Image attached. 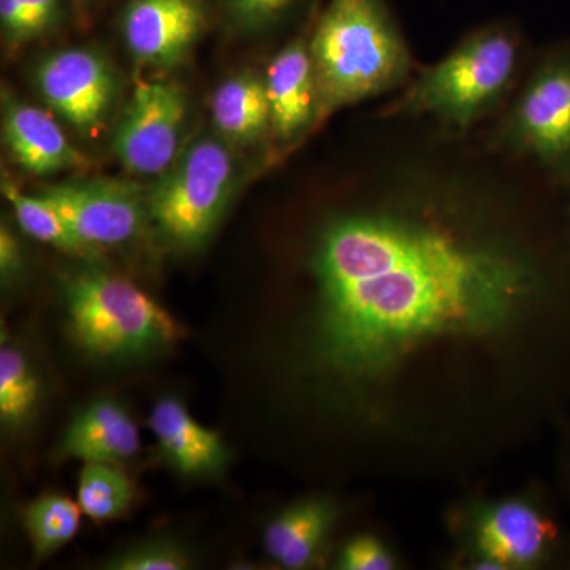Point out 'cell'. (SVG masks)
I'll return each mask as SVG.
<instances>
[{
	"label": "cell",
	"instance_id": "1",
	"mask_svg": "<svg viewBox=\"0 0 570 570\" xmlns=\"http://www.w3.org/2000/svg\"><path fill=\"white\" fill-rule=\"evenodd\" d=\"M314 275L322 354L360 377L436 337L491 332L547 292L530 258L392 214L330 225Z\"/></svg>",
	"mask_w": 570,
	"mask_h": 570
},
{
	"label": "cell",
	"instance_id": "2",
	"mask_svg": "<svg viewBox=\"0 0 570 570\" xmlns=\"http://www.w3.org/2000/svg\"><path fill=\"white\" fill-rule=\"evenodd\" d=\"M317 121L411 80V50L385 0H328L309 39Z\"/></svg>",
	"mask_w": 570,
	"mask_h": 570
},
{
	"label": "cell",
	"instance_id": "3",
	"mask_svg": "<svg viewBox=\"0 0 570 570\" xmlns=\"http://www.w3.org/2000/svg\"><path fill=\"white\" fill-rule=\"evenodd\" d=\"M519 58L520 40L513 29L504 24L479 29L412 78L390 115L431 116L452 129L466 130L509 92Z\"/></svg>",
	"mask_w": 570,
	"mask_h": 570
},
{
	"label": "cell",
	"instance_id": "4",
	"mask_svg": "<svg viewBox=\"0 0 570 570\" xmlns=\"http://www.w3.org/2000/svg\"><path fill=\"white\" fill-rule=\"evenodd\" d=\"M71 336L89 354L127 358L174 344L183 335L159 303L130 281L86 269L63 285Z\"/></svg>",
	"mask_w": 570,
	"mask_h": 570
},
{
	"label": "cell",
	"instance_id": "5",
	"mask_svg": "<svg viewBox=\"0 0 570 570\" xmlns=\"http://www.w3.org/2000/svg\"><path fill=\"white\" fill-rule=\"evenodd\" d=\"M234 181L230 149L216 138H198L149 193V220L171 247L200 249L227 208Z\"/></svg>",
	"mask_w": 570,
	"mask_h": 570
},
{
	"label": "cell",
	"instance_id": "6",
	"mask_svg": "<svg viewBox=\"0 0 570 570\" xmlns=\"http://www.w3.org/2000/svg\"><path fill=\"white\" fill-rule=\"evenodd\" d=\"M493 141L504 151L534 159L570 184V45L535 66Z\"/></svg>",
	"mask_w": 570,
	"mask_h": 570
},
{
	"label": "cell",
	"instance_id": "7",
	"mask_svg": "<svg viewBox=\"0 0 570 570\" xmlns=\"http://www.w3.org/2000/svg\"><path fill=\"white\" fill-rule=\"evenodd\" d=\"M186 115V96L178 85L138 81L112 138L119 163L134 175H163L178 157Z\"/></svg>",
	"mask_w": 570,
	"mask_h": 570
},
{
	"label": "cell",
	"instance_id": "8",
	"mask_svg": "<svg viewBox=\"0 0 570 570\" xmlns=\"http://www.w3.org/2000/svg\"><path fill=\"white\" fill-rule=\"evenodd\" d=\"M37 195L61 214L82 243L97 250L134 242L148 214V200L138 186L115 179L55 184Z\"/></svg>",
	"mask_w": 570,
	"mask_h": 570
},
{
	"label": "cell",
	"instance_id": "9",
	"mask_svg": "<svg viewBox=\"0 0 570 570\" xmlns=\"http://www.w3.org/2000/svg\"><path fill=\"white\" fill-rule=\"evenodd\" d=\"M206 28L202 0H127L121 29L138 62L171 69L181 63Z\"/></svg>",
	"mask_w": 570,
	"mask_h": 570
},
{
	"label": "cell",
	"instance_id": "10",
	"mask_svg": "<svg viewBox=\"0 0 570 570\" xmlns=\"http://www.w3.org/2000/svg\"><path fill=\"white\" fill-rule=\"evenodd\" d=\"M36 81L52 110L81 132L99 127L115 94L110 67L86 48L52 52L37 69Z\"/></svg>",
	"mask_w": 570,
	"mask_h": 570
},
{
	"label": "cell",
	"instance_id": "11",
	"mask_svg": "<svg viewBox=\"0 0 570 570\" xmlns=\"http://www.w3.org/2000/svg\"><path fill=\"white\" fill-rule=\"evenodd\" d=\"M475 542L485 568H532L557 554L560 528L532 502L504 501L479 517Z\"/></svg>",
	"mask_w": 570,
	"mask_h": 570
},
{
	"label": "cell",
	"instance_id": "12",
	"mask_svg": "<svg viewBox=\"0 0 570 570\" xmlns=\"http://www.w3.org/2000/svg\"><path fill=\"white\" fill-rule=\"evenodd\" d=\"M3 137L11 156L29 174L47 176L85 168L78 151L48 112L3 94Z\"/></svg>",
	"mask_w": 570,
	"mask_h": 570
},
{
	"label": "cell",
	"instance_id": "13",
	"mask_svg": "<svg viewBox=\"0 0 570 570\" xmlns=\"http://www.w3.org/2000/svg\"><path fill=\"white\" fill-rule=\"evenodd\" d=\"M272 130L281 140H294L317 121V85L309 40L305 36L277 52L265 77Z\"/></svg>",
	"mask_w": 570,
	"mask_h": 570
},
{
	"label": "cell",
	"instance_id": "14",
	"mask_svg": "<svg viewBox=\"0 0 570 570\" xmlns=\"http://www.w3.org/2000/svg\"><path fill=\"white\" fill-rule=\"evenodd\" d=\"M149 428L159 442L165 460L186 478H212L227 466L228 449L219 434L195 422L175 396L154 404Z\"/></svg>",
	"mask_w": 570,
	"mask_h": 570
},
{
	"label": "cell",
	"instance_id": "15",
	"mask_svg": "<svg viewBox=\"0 0 570 570\" xmlns=\"http://www.w3.org/2000/svg\"><path fill=\"white\" fill-rule=\"evenodd\" d=\"M140 452V431L129 412L110 400L94 401L63 431L59 441V459L82 463H110L134 459Z\"/></svg>",
	"mask_w": 570,
	"mask_h": 570
},
{
	"label": "cell",
	"instance_id": "16",
	"mask_svg": "<svg viewBox=\"0 0 570 570\" xmlns=\"http://www.w3.org/2000/svg\"><path fill=\"white\" fill-rule=\"evenodd\" d=\"M333 520L335 510L324 499L296 502L266 527V553L285 569H305L321 549Z\"/></svg>",
	"mask_w": 570,
	"mask_h": 570
},
{
	"label": "cell",
	"instance_id": "17",
	"mask_svg": "<svg viewBox=\"0 0 570 570\" xmlns=\"http://www.w3.org/2000/svg\"><path fill=\"white\" fill-rule=\"evenodd\" d=\"M213 121L225 137L255 141L272 130V110L265 78L246 71L228 78L214 91Z\"/></svg>",
	"mask_w": 570,
	"mask_h": 570
},
{
	"label": "cell",
	"instance_id": "18",
	"mask_svg": "<svg viewBox=\"0 0 570 570\" xmlns=\"http://www.w3.org/2000/svg\"><path fill=\"white\" fill-rule=\"evenodd\" d=\"M2 194L10 202L22 230L32 238L78 257H96L99 254V250L82 243L62 219L61 214L40 195L22 193L20 187L6 176L2 179Z\"/></svg>",
	"mask_w": 570,
	"mask_h": 570
},
{
	"label": "cell",
	"instance_id": "19",
	"mask_svg": "<svg viewBox=\"0 0 570 570\" xmlns=\"http://www.w3.org/2000/svg\"><path fill=\"white\" fill-rule=\"evenodd\" d=\"M40 400V381L24 352L13 344L0 347V420L18 430L31 420Z\"/></svg>",
	"mask_w": 570,
	"mask_h": 570
},
{
	"label": "cell",
	"instance_id": "20",
	"mask_svg": "<svg viewBox=\"0 0 570 570\" xmlns=\"http://www.w3.org/2000/svg\"><path fill=\"white\" fill-rule=\"evenodd\" d=\"M81 508L62 494H43L24 510V528L40 560L70 542L80 530Z\"/></svg>",
	"mask_w": 570,
	"mask_h": 570
},
{
	"label": "cell",
	"instance_id": "21",
	"mask_svg": "<svg viewBox=\"0 0 570 570\" xmlns=\"http://www.w3.org/2000/svg\"><path fill=\"white\" fill-rule=\"evenodd\" d=\"M78 504L92 521L119 519L134 502L130 479L110 463H85L78 479Z\"/></svg>",
	"mask_w": 570,
	"mask_h": 570
},
{
	"label": "cell",
	"instance_id": "22",
	"mask_svg": "<svg viewBox=\"0 0 570 570\" xmlns=\"http://www.w3.org/2000/svg\"><path fill=\"white\" fill-rule=\"evenodd\" d=\"M190 566L187 551L170 540H154L121 551L107 561L111 570H183Z\"/></svg>",
	"mask_w": 570,
	"mask_h": 570
},
{
	"label": "cell",
	"instance_id": "23",
	"mask_svg": "<svg viewBox=\"0 0 570 570\" xmlns=\"http://www.w3.org/2000/svg\"><path fill=\"white\" fill-rule=\"evenodd\" d=\"M296 0H223L224 13L235 29L262 32L273 28L294 9Z\"/></svg>",
	"mask_w": 570,
	"mask_h": 570
},
{
	"label": "cell",
	"instance_id": "24",
	"mask_svg": "<svg viewBox=\"0 0 570 570\" xmlns=\"http://www.w3.org/2000/svg\"><path fill=\"white\" fill-rule=\"evenodd\" d=\"M340 568L346 570H389L395 560L387 547L373 535H358L344 547Z\"/></svg>",
	"mask_w": 570,
	"mask_h": 570
},
{
	"label": "cell",
	"instance_id": "25",
	"mask_svg": "<svg viewBox=\"0 0 570 570\" xmlns=\"http://www.w3.org/2000/svg\"><path fill=\"white\" fill-rule=\"evenodd\" d=\"M24 22L26 40L51 28L61 14L62 0H14Z\"/></svg>",
	"mask_w": 570,
	"mask_h": 570
},
{
	"label": "cell",
	"instance_id": "26",
	"mask_svg": "<svg viewBox=\"0 0 570 570\" xmlns=\"http://www.w3.org/2000/svg\"><path fill=\"white\" fill-rule=\"evenodd\" d=\"M22 269V254L17 236L11 234L10 228L2 225L0 230V273L3 281L20 275Z\"/></svg>",
	"mask_w": 570,
	"mask_h": 570
},
{
	"label": "cell",
	"instance_id": "27",
	"mask_svg": "<svg viewBox=\"0 0 570 570\" xmlns=\"http://www.w3.org/2000/svg\"><path fill=\"white\" fill-rule=\"evenodd\" d=\"M80 2H82V3H89V2H92V0H80Z\"/></svg>",
	"mask_w": 570,
	"mask_h": 570
}]
</instances>
